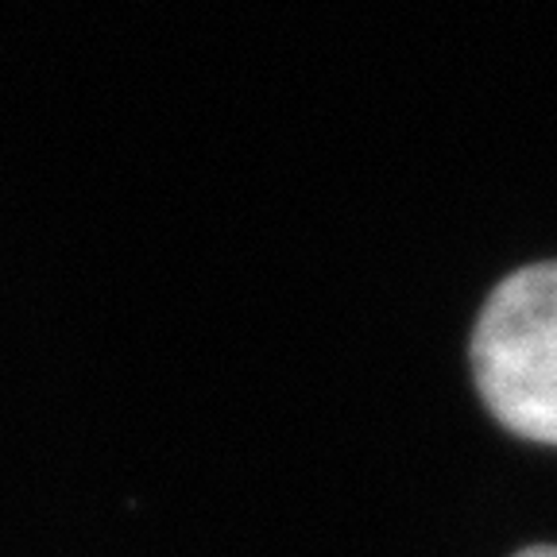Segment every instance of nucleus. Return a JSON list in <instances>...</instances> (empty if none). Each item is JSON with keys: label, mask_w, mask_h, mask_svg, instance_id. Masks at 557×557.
Wrapping results in <instances>:
<instances>
[{"label": "nucleus", "mask_w": 557, "mask_h": 557, "mask_svg": "<svg viewBox=\"0 0 557 557\" xmlns=\"http://www.w3.org/2000/svg\"><path fill=\"white\" fill-rule=\"evenodd\" d=\"M469 360L499 426L557 445V260L511 271L487 295Z\"/></svg>", "instance_id": "1"}, {"label": "nucleus", "mask_w": 557, "mask_h": 557, "mask_svg": "<svg viewBox=\"0 0 557 557\" xmlns=\"http://www.w3.org/2000/svg\"><path fill=\"white\" fill-rule=\"evenodd\" d=\"M515 557H557V546H531V549H522V554Z\"/></svg>", "instance_id": "2"}]
</instances>
